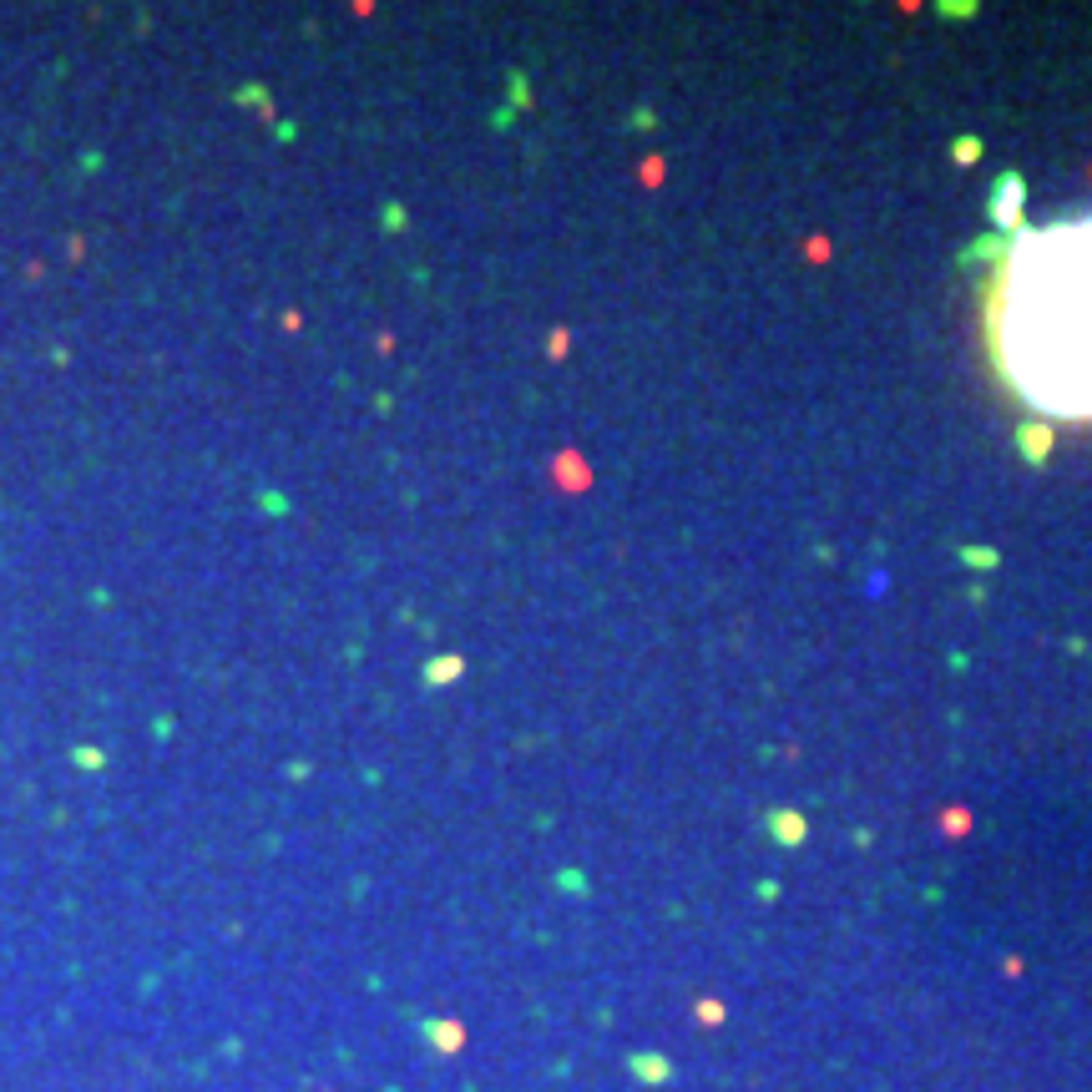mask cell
<instances>
[{
	"label": "cell",
	"mask_w": 1092,
	"mask_h": 1092,
	"mask_svg": "<svg viewBox=\"0 0 1092 1092\" xmlns=\"http://www.w3.org/2000/svg\"><path fill=\"white\" fill-rule=\"evenodd\" d=\"M992 344L1037 410L1092 420V218L1027 233L996 284Z\"/></svg>",
	"instance_id": "cell-1"
}]
</instances>
